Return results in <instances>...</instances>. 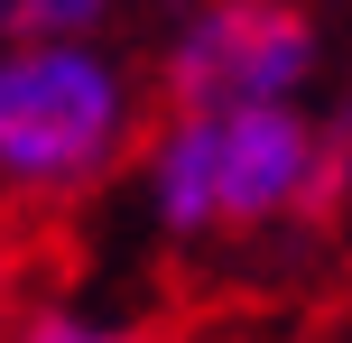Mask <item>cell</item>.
<instances>
[{
	"instance_id": "cell-2",
	"label": "cell",
	"mask_w": 352,
	"mask_h": 343,
	"mask_svg": "<svg viewBox=\"0 0 352 343\" xmlns=\"http://www.w3.org/2000/svg\"><path fill=\"white\" fill-rule=\"evenodd\" d=\"M148 93L102 37H0V204H84L140 158Z\"/></svg>"
},
{
	"instance_id": "cell-5",
	"label": "cell",
	"mask_w": 352,
	"mask_h": 343,
	"mask_svg": "<svg viewBox=\"0 0 352 343\" xmlns=\"http://www.w3.org/2000/svg\"><path fill=\"white\" fill-rule=\"evenodd\" d=\"M121 0H0V37H84Z\"/></svg>"
},
{
	"instance_id": "cell-1",
	"label": "cell",
	"mask_w": 352,
	"mask_h": 343,
	"mask_svg": "<svg viewBox=\"0 0 352 343\" xmlns=\"http://www.w3.org/2000/svg\"><path fill=\"white\" fill-rule=\"evenodd\" d=\"M140 195L167 241H260L334 214L324 111L306 102H167L140 130Z\"/></svg>"
},
{
	"instance_id": "cell-4",
	"label": "cell",
	"mask_w": 352,
	"mask_h": 343,
	"mask_svg": "<svg viewBox=\"0 0 352 343\" xmlns=\"http://www.w3.org/2000/svg\"><path fill=\"white\" fill-rule=\"evenodd\" d=\"M0 343H176V334H158V325H130V316L65 307V297H37V307L0 316Z\"/></svg>"
},
{
	"instance_id": "cell-6",
	"label": "cell",
	"mask_w": 352,
	"mask_h": 343,
	"mask_svg": "<svg viewBox=\"0 0 352 343\" xmlns=\"http://www.w3.org/2000/svg\"><path fill=\"white\" fill-rule=\"evenodd\" d=\"M324 177H334V214L352 204V102L324 111Z\"/></svg>"
},
{
	"instance_id": "cell-3",
	"label": "cell",
	"mask_w": 352,
	"mask_h": 343,
	"mask_svg": "<svg viewBox=\"0 0 352 343\" xmlns=\"http://www.w3.org/2000/svg\"><path fill=\"white\" fill-rule=\"evenodd\" d=\"M324 37L297 0H195L167 28L158 102H306Z\"/></svg>"
}]
</instances>
